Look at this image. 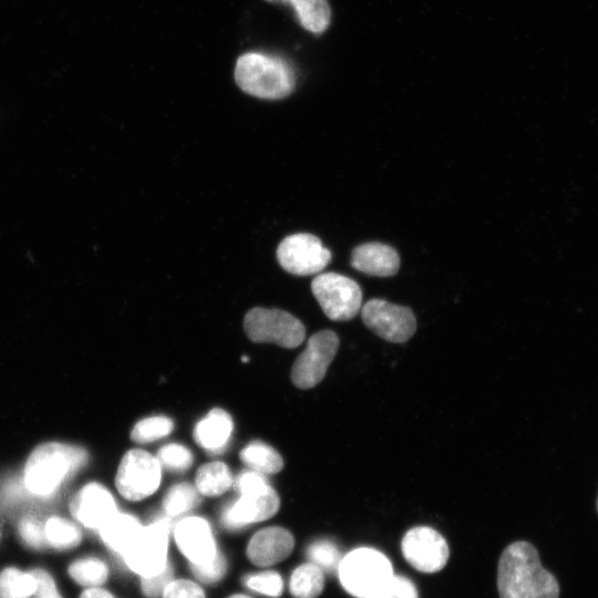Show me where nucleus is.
I'll return each mask as SVG.
<instances>
[{
    "label": "nucleus",
    "mask_w": 598,
    "mask_h": 598,
    "mask_svg": "<svg viewBox=\"0 0 598 598\" xmlns=\"http://www.w3.org/2000/svg\"><path fill=\"white\" fill-rule=\"evenodd\" d=\"M69 574L80 585L97 587L106 581L109 570L104 561L89 557L72 563Z\"/></svg>",
    "instance_id": "bb28decb"
},
{
    "label": "nucleus",
    "mask_w": 598,
    "mask_h": 598,
    "mask_svg": "<svg viewBox=\"0 0 598 598\" xmlns=\"http://www.w3.org/2000/svg\"><path fill=\"white\" fill-rule=\"evenodd\" d=\"M173 580V567L168 561L165 568L152 576L142 577V590L148 598H157L163 595L167 585Z\"/></svg>",
    "instance_id": "72a5a7b5"
},
{
    "label": "nucleus",
    "mask_w": 598,
    "mask_h": 598,
    "mask_svg": "<svg viewBox=\"0 0 598 598\" xmlns=\"http://www.w3.org/2000/svg\"><path fill=\"white\" fill-rule=\"evenodd\" d=\"M142 529L134 516L116 512L99 532L105 545L123 556Z\"/></svg>",
    "instance_id": "6ab92c4d"
},
{
    "label": "nucleus",
    "mask_w": 598,
    "mask_h": 598,
    "mask_svg": "<svg viewBox=\"0 0 598 598\" xmlns=\"http://www.w3.org/2000/svg\"><path fill=\"white\" fill-rule=\"evenodd\" d=\"M499 598H559V584L528 542L509 544L497 565Z\"/></svg>",
    "instance_id": "f257e3e1"
},
{
    "label": "nucleus",
    "mask_w": 598,
    "mask_h": 598,
    "mask_svg": "<svg viewBox=\"0 0 598 598\" xmlns=\"http://www.w3.org/2000/svg\"><path fill=\"white\" fill-rule=\"evenodd\" d=\"M235 81L239 89L251 96L281 100L293 92L296 72L283 56L247 52L236 62Z\"/></svg>",
    "instance_id": "f03ea898"
},
{
    "label": "nucleus",
    "mask_w": 598,
    "mask_h": 598,
    "mask_svg": "<svg viewBox=\"0 0 598 598\" xmlns=\"http://www.w3.org/2000/svg\"><path fill=\"white\" fill-rule=\"evenodd\" d=\"M307 556L310 563L329 573L337 571L342 559L336 544L329 540L313 542L307 549Z\"/></svg>",
    "instance_id": "c85d7f7f"
},
{
    "label": "nucleus",
    "mask_w": 598,
    "mask_h": 598,
    "mask_svg": "<svg viewBox=\"0 0 598 598\" xmlns=\"http://www.w3.org/2000/svg\"><path fill=\"white\" fill-rule=\"evenodd\" d=\"M80 598H114L109 591L92 587L83 591Z\"/></svg>",
    "instance_id": "4c0bfd02"
},
{
    "label": "nucleus",
    "mask_w": 598,
    "mask_h": 598,
    "mask_svg": "<svg viewBox=\"0 0 598 598\" xmlns=\"http://www.w3.org/2000/svg\"><path fill=\"white\" fill-rule=\"evenodd\" d=\"M200 501L199 492L188 483L174 485L165 495L163 507L168 516L175 517L187 513Z\"/></svg>",
    "instance_id": "a878e982"
},
{
    "label": "nucleus",
    "mask_w": 598,
    "mask_h": 598,
    "mask_svg": "<svg viewBox=\"0 0 598 598\" xmlns=\"http://www.w3.org/2000/svg\"><path fill=\"white\" fill-rule=\"evenodd\" d=\"M239 456L249 468L261 474L278 473L283 466L280 454L270 445L259 441L245 446Z\"/></svg>",
    "instance_id": "4be33fe9"
},
{
    "label": "nucleus",
    "mask_w": 598,
    "mask_h": 598,
    "mask_svg": "<svg viewBox=\"0 0 598 598\" xmlns=\"http://www.w3.org/2000/svg\"><path fill=\"white\" fill-rule=\"evenodd\" d=\"M351 266L370 276L390 277L400 268V256L389 245L377 241L365 243L352 250Z\"/></svg>",
    "instance_id": "f3484780"
},
{
    "label": "nucleus",
    "mask_w": 598,
    "mask_h": 598,
    "mask_svg": "<svg viewBox=\"0 0 598 598\" xmlns=\"http://www.w3.org/2000/svg\"><path fill=\"white\" fill-rule=\"evenodd\" d=\"M55 598H60V597H55Z\"/></svg>",
    "instance_id": "a19ab883"
},
{
    "label": "nucleus",
    "mask_w": 598,
    "mask_h": 598,
    "mask_svg": "<svg viewBox=\"0 0 598 598\" xmlns=\"http://www.w3.org/2000/svg\"><path fill=\"white\" fill-rule=\"evenodd\" d=\"M35 581L30 573L6 568L0 574V598H30L34 595Z\"/></svg>",
    "instance_id": "393cba45"
},
{
    "label": "nucleus",
    "mask_w": 598,
    "mask_h": 598,
    "mask_svg": "<svg viewBox=\"0 0 598 598\" xmlns=\"http://www.w3.org/2000/svg\"><path fill=\"white\" fill-rule=\"evenodd\" d=\"M239 497L221 513V523L227 529H239L249 524L272 517L279 508V496L264 474L241 472L235 481Z\"/></svg>",
    "instance_id": "20e7f679"
},
{
    "label": "nucleus",
    "mask_w": 598,
    "mask_h": 598,
    "mask_svg": "<svg viewBox=\"0 0 598 598\" xmlns=\"http://www.w3.org/2000/svg\"><path fill=\"white\" fill-rule=\"evenodd\" d=\"M47 543L56 549H70L81 542L80 529L62 517H51L44 525Z\"/></svg>",
    "instance_id": "b1692460"
},
{
    "label": "nucleus",
    "mask_w": 598,
    "mask_h": 598,
    "mask_svg": "<svg viewBox=\"0 0 598 598\" xmlns=\"http://www.w3.org/2000/svg\"><path fill=\"white\" fill-rule=\"evenodd\" d=\"M279 265L296 276L319 274L331 261V251L321 240L308 233L287 236L276 251Z\"/></svg>",
    "instance_id": "9b49d317"
},
{
    "label": "nucleus",
    "mask_w": 598,
    "mask_h": 598,
    "mask_svg": "<svg viewBox=\"0 0 598 598\" xmlns=\"http://www.w3.org/2000/svg\"><path fill=\"white\" fill-rule=\"evenodd\" d=\"M162 596L163 598H205L203 589L186 579L172 580Z\"/></svg>",
    "instance_id": "c9c22d12"
},
{
    "label": "nucleus",
    "mask_w": 598,
    "mask_h": 598,
    "mask_svg": "<svg viewBox=\"0 0 598 598\" xmlns=\"http://www.w3.org/2000/svg\"><path fill=\"white\" fill-rule=\"evenodd\" d=\"M73 517L87 528L100 529L117 511L112 494L99 483L83 486L73 497Z\"/></svg>",
    "instance_id": "4468645a"
},
{
    "label": "nucleus",
    "mask_w": 598,
    "mask_h": 598,
    "mask_svg": "<svg viewBox=\"0 0 598 598\" xmlns=\"http://www.w3.org/2000/svg\"><path fill=\"white\" fill-rule=\"evenodd\" d=\"M311 291L324 315L332 321H348L362 307V290L349 277L337 272L320 274L311 282Z\"/></svg>",
    "instance_id": "0eeeda50"
},
{
    "label": "nucleus",
    "mask_w": 598,
    "mask_h": 598,
    "mask_svg": "<svg viewBox=\"0 0 598 598\" xmlns=\"http://www.w3.org/2000/svg\"><path fill=\"white\" fill-rule=\"evenodd\" d=\"M87 460L78 446L50 442L39 445L30 454L24 467V483L37 495H49Z\"/></svg>",
    "instance_id": "7ed1b4c3"
},
{
    "label": "nucleus",
    "mask_w": 598,
    "mask_h": 598,
    "mask_svg": "<svg viewBox=\"0 0 598 598\" xmlns=\"http://www.w3.org/2000/svg\"><path fill=\"white\" fill-rule=\"evenodd\" d=\"M243 581L249 589L269 597H279L283 588L280 575L272 570L247 575Z\"/></svg>",
    "instance_id": "c756f323"
},
{
    "label": "nucleus",
    "mask_w": 598,
    "mask_h": 598,
    "mask_svg": "<svg viewBox=\"0 0 598 598\" xmlns=\"http://www.w3.org/2000/svg\"><path fill=\"white\" fill-rule=\"evenodd\" d=\"M244 330L254 342H274L287 349L297 348L306 337L305 326L291 313L261 307L246 313Z\"/></svg>",
    "instance_id": "423d86ee"
},
{
    "label": "nucleus",
    "mask_w": 598,
    "mask_h": 598,
    "mask_svg": "<svg viewBox=\"0 0 598 598\" xmlns=\"http://www.w3.org/2000/svg\"><path fill=\"white\" fill-rule=\"evenodd\" d=\"M363 323L381 339L403 343L416 330V319L411 308L383 299H371L361 307Z\"/></svg>",
    "instance_id": "9d476101"
},
{
    "label": "nucleus",
    "mask_w": 598,
    "mask_h": 598,
    "mask_svg": "<svg viewBox=\"0 0 598 598\" xmlns=\"http://www.w3.org/2000/svg\"><path fill=\"white\" fill-rule=\"evenodd\" d=\"M371 598H419L414 584L393 575Z\"/></svg>",
    "instance_id": "2f4dec72"
},
{
    "label": "nucleus",
    "mask_w": 598,
    "mask_h": 598,
    "mask_svg": "<svg viewBox=\"0 0 598 598\" xmlns=\"http://www.w3.org/2000/svg\"><path fill=\"white\" fill-rule=\"evenodd\" d=\"M337 573L351 596L371 598L393 576V568L381 551L361 547L342 557Z\"/></svg>",
    "instance_id": "39448f33"
},
{
    "label": "nucleus",
    "mask_w": 598,
    "mask_h": 598,
    "mask_svg": "<svg viewBox=\"0 0 598 598\" xmlns=\"http://www.w3.org/2000/svg\"><path fill=\"white\" fill-rule=\"evenodd\" d=\"M597 511H598V498H597Z\"/></svg>",
    "instance_id": "ea45409f"
},
{
    "label": "nucleus",
    "mask_w": 598,
    "mask_h": 598,
    "mask_svg": "<svg viewBox=\"0 0 598 598\" xmlns=\"http://www.w3.org/2000/svg\"><path fill=\"white\" fill-rule=\"evenodd\" d=\"M161 465L172 471H185L193 463V455L188 448L179 444L163 446L156 457Z\"/></svg>",
    "instance_id": "7c9ffc66"
},
{
    "label": "nucleus",
    "mask_w": 598,
    "mask_h": 598,
    "mask_svg": "<svg viewBox=\"0 0 598 598\" xmlns=\"http://www.w3.org/2000/svg\"><path fill=\"white\" fill-rule=\"evenodd\" d=\"M401 550L413 568L429 574L441 570L450 557L444 537L427 526L409 529L402 538Z\"/></svg>",
    "instance_id": "ddd939ff"
},
{
    "label": "nucleus",
    "mask_w": 598,
    "mask_h": 598,
    "mask_svg": "<svg viewBox=\"0 0 598 598\" xmlns=\"http://www.w3.org/2000/svg\"><path fill=\"white\" fill-rule=\"evenodd\" d=\"M292 7L301 27L319 34L330 24L331 11L327 0H266Z\"/></svg>",
    "instance_id": "aec40b11"
},
{
    "label": "nucleus",
    "mask_w": 598,
    "mask_h": 598,
    "mask_svg": "<svg viewBox=\"0 0 598 598\" xmlns=\"http://www.w3.org/2000/svg\"><path fill=\"white\" fill-rule=\"evenodd\" d=\"M175 540L190 564H204L217 554L209 524L200 517H186L175 527Z\"/></svg>",
    "instance_id": "2eb2a0df"
},
{
    "label": "nucleus",
    "mask_w": 598,
    "mask_h": 598,
    "mask_svg": "<svg viewBox=\"0 0 598 598\" xmlns=\"http://www.w3.org/2000/svg\"><path fill=\"white\" fill-rule=\"evenodd\" d=\"M339 349V337L331 330L312 334L296 359L291 381L299 389H310L322 381Z\"/></svg>",
    "instance_id": "f8f14e48"
},
{
    "label": "nucleus",
    "mask_w": 598,
    "mask_h": 598,
    "mask_svg": "<svg viewBox=\"0 0 598 598\" xmlns=\"http://www.w3.org/2000/svg\"><path fill=\"white\" fill-rule=\"evenodd\" d=\"M234 480L229 468L221 462L204 464L197 471L195 484L199 494L218 496L233 485Z\"/></svg>",
    "instance_id": "412c9836"
},
{
    "label": "nucleus",
    "mask_w": 598,
    "mask_h": 598,
    "mask_svg": "<svg viewBox=\"0 0 598 598\" xmlns=\"http://www.w3.org/2000/svg\"><path fill=\"white\" fill-rule=\"evenodd\" d=\"M226 559L219 551L214 558L204 564H190L193 574L205 584H215L220 580L226 573Z\"/></svg>",
    "instance_id": "473e14b6"
},
{
    "label": "nucleus",
    "mask_w": 598,
    "mask_h": 598,
    "mask_svg": "<svg viewBox=\"0 0 598 598\" xmlns=\"http://www.w3.org/2000/svg\"><path fill=\"white\" fill-rule=\"evenodd\" d=\"M19 532L25 544L32 548L42 549L47 544L44 526L35 518H23L19 524Z\"/></svg>",
    "instance_id": "f704fd0d"
},
{
    "label": "nucleus",
    "mask_w": 598,
    "mask_h": 598,
    "mask_svg": "<svg viewBox=\"0 0 598 598\" xmlns=\"http://www.w3.org/2000/svg\"><path fill=\"white\" fill-rule=\"evenodd\" d=\"M229 598H250V597L245 596V595H233Z\"/></svg>",
    "instance_id": "58836bf2"
},
{
    "label": "nucleus",
    "mask_w": 598,
    "mask_h": 598,
    "mask_svg": "<svg viewBox=\"0 0 598 598\" xmlns=\"http://www.w3.org/2000/svg\"><path fill=\"white\" fill-rule=\"evenodd\" d=\"M290 592L295 598H317L323 590V570L312 563L298 566L290 577Z\"/></svg>",
    "instance_id": "5701e85b"
},
{
    "label": "nucleus",
    "mask_w": 598,
    "mask_h": 598,
    "mask_svg": "<svg viewBox=\"0 0 598 598\" xmlns=\"http://www.w3.org/2000/svg\"><path fill=\"white\" fill-rule=\"evenodd\" d=\"M35 581V598H55L60 597L52 577L42 569H33L30 571Z\"/></svg>",
    "instance_id": "e433bc0d"
},
{
    "label": "nucleus",
    "mask_w": 598,
    "mask_h": 598,
    "mask_svg": "<svg viewBox=\"0 0 598 598\" xmlns=\"http://www.w3.org/2000/svg\"><path fill=\"white\" fill-rule=\"evenodd\" d=\"M161 483V464L156 457L142 450H131L122 458L115 484L128 501H141L152 495Z\"/></svg>",
    "instance_id": "1a4fd4ad"
},
{
    "label": "nucleus",
    "mask_w": 598,
    "mask_h": 598,
    "mask_svg": "<svg viewBox=\"0 0 598 598\" xmlns=\"http://www.w3.org/2000/svg\"><path fill=\"white\" fill-rule=\"evenodd\" d=\"M233 432L230 415L221 409H213L195 427L194 439L209 452L221 451Z\"/></svg>",
    "instance_id": "a211bd4d"
},
{
    "label": "nucleus",
    "mask_w": 598,
    "mask_h": 598,
    "mask_svg": "<svg viewBox=\"0 0 598 598\" xmlns=\"http://www.w3.org/2000/svg\"><path fill=\"white\" fill-rule=\"evenodd\" d=\"M295 539L282 527H268L257 532L247 546L249 560L257 566H271L286 559L292 551Z\"/></svg>",
    "instance_id": "dca6fc26"
},
{
    "label": "nucleus",
    "mask_w": 598,
    "mask_h": 598,
    "mask_svg": "<svg viewBox=\"0 0 598 598\" xmlns=\"http://www.w3.org/2000/svg\"><path fill=\"white\" fill-rule=\"evenodd\" d=\"M171 523L166 518L143 527L132 546L123 555L125 564L141 577L162 571L167 565Z\"/></svg>",
    "instance_id": "6e6552de"
},
{
    "label": "nucleus",
    "mask_w": 598,
    "mask_h": 598,
    "mask_svg": "<svg viewBox=\"0 0 598 598\" xmlns=\"http://www.w3.org/2000/svg\"><path fill=\"white\" fill-rule=\"evenodd\" d=\"M171 419L157 415L146 417L133 427L131 439L136 443H148L168 435L173 430Z\"/></svg>",
    "instance_id": "cd10ccee"
}]
</instances>
